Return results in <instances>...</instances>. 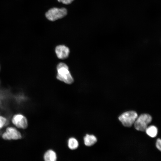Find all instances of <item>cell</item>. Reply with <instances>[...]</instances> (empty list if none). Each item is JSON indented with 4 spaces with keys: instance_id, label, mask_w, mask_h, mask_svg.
<instances>
[{
    "instance_id": "6da1fadb",
    "label": "cell",
    "mask_w": 161,
    "mask_h": 161,
    "mask_svg": "<svg viewBox=\"0 0 161 161\" xmlns=\"http://www.w3.org/2000/svg\"><path fill=\"white\" fill-rule=\"evenodd\" d=\"M57 79L68 84L73 83L74 79L68 65L64 62L59 63L56 66Z\"/></svg>"
},
{
    "instance_id": "7a4b0ae2",
    "label": "cell",
    "mask_w": 161,
    "mask_h": 161,
    "mask_svg": "<svg viewBox=\"0 0 161 161\" xmlns=\"http://www.w3.org/2000/svg\"><path fill=\"white\" fill-rule=\"evenodd\" d=\"M152 120V117L149 114H142L138 116L135 120L134 123V127L137 130L145 131Z\"/></svg>"
},
{
    "instance_id": "3957f363",
    "label": "cell",
    "mask_w": 161,
    "mask_h": 161,
    "mask_svg": "<svg viewBox=\"0 0 161 161\" xmlns=\"http://www.w3.org/2000/svg\"><path fill=\"white\" fill-rule=\"evenodd\" d=\"M138 116L135 111H129L122 114L118 119L124 126L129 127L134 124Z\"/></svg>"
},
{
    "instance_id": "277c9868",
    "label": "cell",
    "mask_w": 161,
    "mask_h": 161,
    "mask_svg": "<svg viewBox=\"0 0 161 161\" xmlns=\"http://www.w3.org/2000/svg\"><path fill=\"white\" fill-rule=\"evenodd\" d=\"M67 13V10L65 8L54 7L49 10L46 13L45 16L49 20L53 21L64 17Z\"/></svg>"
},
{
    "instance_id": "5b68a950",
    "label": "cell",
    "mask_w": 161,
    "mask_h": 161,
    "mask_svg": "<svg viewBox=\"0 0 161 161\" xmlns=\"http://www.w3.org/2000/svg\"><path fill=\"white\" fill-rule=\"evenodd\" d=\"M3 139L7 140H17L21 139L22 135L21 133L16 128L10 127L7 128L2 136Z\"/></svg>"
},
{
    "instance_id": "8992f818",
    "label": "cell",
    "mask_w": 161,
    "mask_h": 161,
    "mask_svg": "<svg viewBox=\"0 0 161 161\" xmlns=\"http://www.w3.org/2000/svg\"><path fill=\"white\" fill-rule=\"evenodd\" d=\"M12 122L16 127L21 129H25L28 126L27 118L23 115L20 114L14 115L12 118Z\"/></svg>"
},
{
    "instance_id": "52a82bcc",
    "label": "cell",
    "mask_w": 161,
    "mask_h": 161,
    "mask_svg": "<svg viewBox=\"0 0 161 161\" xmlns=\"http://www.w3.org/2000/svg\"><path fill=\"white\" fill-rule=\"evenodd\" d=\"M55 51L57 58L62 60L66 59L70 53L69 48L64 45L57 46L55 48Z\"/></svg>"
},
{
    "instance_id": "ba28073f",
    "label": "cell",
    "mask_w": 161,
    "mask_h": 161,
    "mask_svg": "<svg viewBox=\"0 0 161 161\" xmlns=\"http://www.w3.org/2000/svg\"><path fill=\"white\" fill-rule=\"evenodd\" d=\"M43 159L45 161H55L57 160V156L55 151L49 149L44 153Z\"/></svg>"
},
{
    "instance_id": "9c48e42d",
    "label": "cell",
    "mask_w": 161,
    "mask_h": 161,
    "mask_svg": "<svg viewBox=\"0 0 161 161\" xmlns=\"http://www.w3.org/2000/svg\"><path fill=\"white\" fill-rule=\"evenodd\" d=\"M85 145L88 146L94 145L97 141L96 137L93 135L86 134L83 138Z\"/></svg>"
},
{
    "instance_id": "30bf717a",
    "label": "cell",
    "mask_w": 161,
    "mask_h": 161,
    "mask_svg": "<svg viewBox=\"0 0 161 161\" xmlns=\"http://www.w3.org/2000/svg\"><path fill=\"white\" fill-rule=\"evenodd\" d=\"M67 146L71 150L77 149L79 146V143L77 139L74 137L69 138L67 141Z\"/></svg>"
},
{
    "instance_id": "8fae6325",
    "label": "cell",
    "mask_w": 161,
    "mask_h": 161,
    "mask_svg": "<svg viewBox=\"0 0 161 161\" xmlns=\"http://www.w3.org/2000/svg\"><path fill=\"white\" fill-rule=\"evenodd\" d=\"M145 131L147 134L151 137H156L158 133V129L157 127L153 125L148 126Z\"/></svg>"
},
{
    "instance_id": "7c38bea8",
    "label": "cell",
    "mask_w": 161,
    "mask_h": 161,
    "mask_svg": "<svg viewBox=\"0 0 161 161\" xmlns=\"http://www.w3.org/2000/svg\"><path fill=\"white\" fill-rule=\"evenodd\" d=\"M7 123V119L4 117L0 116V130L6 125Z\"/></svg>"
},
{
    "instance_id": "4fadbf2b",
    "label": "cell",
    "mask_w": 161,
    "mask_h": 161,
    "mask_svg": "<svg viewBox=\"0 0 161 161\" xmlns=\"http://www.w3.org/2000/svg\"><path fill=\"white\" fill-rule=\"evenodd\" d=\"M156 146L157 149L161 151V139L158 138L157 139L156 143Z\"/></svg>"
},
{
    "instance_id": "5bb4252c",
    "label": "cell",
    "mask_w": 161,
    "mask_h": 161,
    "mask_svg": "<svg viewBox=\"0 0 161 161\" xmlns=\"http://www.w3.org/2000/svg\"><path fill=\"white\" fill-rule=\"evenodd\" d=\"M74 0H58L59 2H61L65 4H70Z\"/></svg>"
},
{
    "instance_id": "9a60e30c",
    "label": "cell",
    "mask_w": 161,
    "mask_h": 161,
    "mask_svg": "<svg viewBox=\"0 0 161 161\" xmlns=\"http://www.w3.org/2000/svg\"></svg>"
},
{
    "instance_id": "2e32d148",
    "label": "cell",
    "mask_w": 161,
    "mask_h": 161,
    "mask_svg": "<svg viewBox=\"0 0 161 161\" xmlns=\"http://www.w3.org/2000/svg\"></svg>"
}]
</instances>
